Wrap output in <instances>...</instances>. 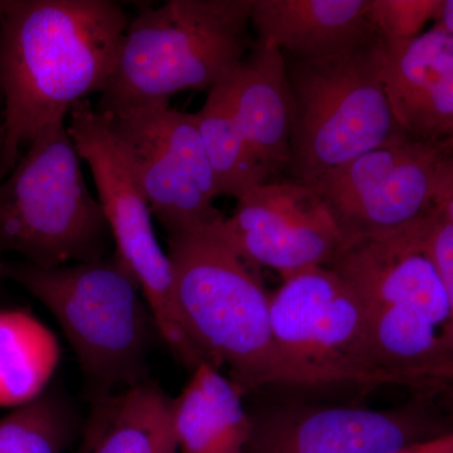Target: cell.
Returning a JSON list of instances; mask_svg holds the SVG:
<instances>
[{
	"instance_id": "cell-1",
	"label": "cell",
	"mask_w": 453,
	"mask_h": 453,
	"mask_svg": "<svg viewBox=\"0 0 453 453\" xmlns=\"http://www.w3.org/2000/svg\"><path fill=\"white\" fill-rule=\"evenodd\" d=\"M130 20L109 0H7L0 11V180L23 145L109 85Z\"/></svg>"
},
{
	"instance_id": "cell-2",
	"label": "cell",
	"mask_w": 453,
	"mask_h": 453,
	"mask_svg": "<svg viewBox=\"0 0 453 453\" xmlns=\"http://www.w3.org/2000/svg\"><path fill=\"white\" fill-rule=\"evenodd\" d=\"M252 0H169L142 5L127 26L107 88L105 113L231 79L253 40Z\"/></svg>"
},
{
	"instance_id": "cell-3",
	"label": "cell",
	"mask_w": 453,
	"mask_h": 453,
	"mask_svg": "<svg viewBox=\"0 0 453 453\" xmlns=\"http://www.w3.org/2000/svg\"><path fill=\"white\" fill-rule=\"evenodd\" d=\"M222 220L168 234L166 255L190 342L204 362L228 366L244 393L273 384L271 295L220 232Z\"/></svg>"
},
{
	"instance_id": "cell-4",
	"label": "cell",
	"mask_w": 453,
	"mask_h": 453,
	"mask_svg": "<svg viewBox=\"0 0 453 453\" xmlns=\"http://www.w3.org/2000/svg\"><path fill=\"white\" fill-rule=\"evenodd\" d=\"M0 279L17 282L55 315L92 401L148 380L146 360L157 329L138 282L115 253L55 268L0 258Z\"/></svg>"
},
{
	"instance_id": "cell-5",
	"label": "cell",
	"mask_w": 453,
	"mask_h": 453,
	"mask_svg": "<svg viewBox=\"0 0 453 453\" xmlns=\"http://www.w3.org/2000/svg\"><path fill=\"white\" fill-rule=\"evenodd\" d=\"M380 44V37L315 61L283 55L292 100V180L311 186L360 155L411 139L384 94Z\"/></svg>"
},
{
	"instance_id": "cell-6",
	"label": "cell",
	"mask_w": 453,
	"mask_h": 453,
	"mask_svg": "<svg viewBox=\"0 0 453 453\" xmlns=\"http://www.w3.org/2000/svg\"><path fill=\"white\" fill-rule=\"evenodd\" d=\"M110 238L65 121L50 125L0 180V255L61 267L107 257Z\"/></svg>"
},
{
	"instance_id": "cell-7",
	"label": "cell",
	"mask_w": 453,
	"mask_h": 453,
	"mask_svg": "<svg viewBox=\"0 0 453 453\" xmlns=\"http://www.w3.org/2000/svg\"><path fill=\"white\" fill-rule=\"evenodd\" d=\"M282 281L270 297L275 386L401 387L372 351L365 306L335 273L311 267Z\"/></svg>"
},
{
	"instance_id": "cell-8",
	"label": "cell",
	"mask_w": 453,
	"mask_h": 453,
	"mask_svg": "<svg viewBox=\"0 0 453 453\" xmlns=\"http://www.w3.org/2000/svg\"><path fill=\"white\" fill-rule=\"evenodd\" d=\"M68 118L74 148L96 181L98 203L116 247L113 253L138 282L157 332L175 357L190 368L199 353L181 323L172 265L155 234L153 214L130 164L105 119L88 98L77 103Z\"/></svg>"
},
{
	"instance_id": "cell-9",
	"label": "cell",
	"mask_w": 453,
	"mask_h": 453,
	"mask_svg": "<svg viewBox=\"0 0 453 453\" xmlns=\"http://www.w3.org/2000/svg\"><path fill=\"white\" fill-rule=\"evenodd\" d=\"M100 115L168 234L226 219L195 113L154 100Z\"/></svg>"
},
{
	"instance_id": "cell-10",
	"label": "cell",
	"mask_w": 453,
	"mask_h": 453,
	"mask_svg": "<svg viewBox=\"0 0 453 453\" xmlns=\"http://www.w3.org/2000/svg\"><path fill=\"white\" fill-rule=\"evenodd\" d=\"M453 139H405L360 155L314 181L345 240L388 237L412 226L434 207L438 168Z\"/></svg>"
},
{
	"instance_id": "cell-11",
	"label": "cell",
	"mask_w": 453,
	"mask_h": 453,
	"mask_svg": "<svg viewBox=\"0 0 453 453\" xmlns=\"http://www.w3.org/2000/svg\"><path fill=\"white\" fill-rule=\"evenodd\" d=\"M219 228L244 261L275 270L282 280L327 266L347 242L320 196L290 178L275 179L241 196Z\"/></svg>"
},
{
	"instance_id": "cell-12",
	"label": "cell",
	"mask_w": 453,
	"mask_h": 453,
	"mask_svg": "<svg viewBox=\"0 0 453 453\" xmlns=\"http://www.w3.org/2000/svg\"><path fill=\"white\" fill-rule=\"evenodd\" d=\"M252 423L244 453H403L447 434L422 403L286 407Z\"/></svg>"
},
{
	"instance_id": "cell-13",
	"label": "cell",
	"mask_w": 453,
	"mask_h": 453,
	"mask_svg": "<svg viewBox=\"0 0 453 453\" xmlns=\"http://www.w3.org/2000/svg\"><path fill=\"white\" fill-rule=\"evenodd\" d=\"M414 225L388 237L348 241L325 267L347 283L365 310H421L453 332V299L419 251Z\"/></svg>"
},
{
	"instance_id": "cell-14",
	"label": "cell",
	"mask_w": 453,
	"mask_h": 453,
	"mask_svg": "<svg viewBox=\"0 0 453 453\" xmlns=\"http://www.w3.org/2000/svg\"><path fill=\"white\" fill-rule=\"evenodd\" d=\"M380 68L390 110L408 138L453 139V35L432 26L407 43L380 40Z\"/></svg>"
},
{
	"instance_id": "cell-15",
	"label": "cell",
	"mask_w": 453,
	"mask_h": 453,
	"mask_svg": "<svg viewBox=\"0 0 453 453\" xmlns=\"http://www.w3.org/2000/svg\"><path fill=\"white\" fill-rule=\"evenodd\" d=\"M368 9L369 0H252L251 27L283 55L315 61L378 40Z\"/></svg>"
},
{
	"instance_id": "cell-16",
	"label": "cell",
	"mask_w": 453,
	"mask_h": 453,
	"mask_svg": "<svg viewBox=\"0 0 453 453\" xmlns=\"http://www.w3.org/2000/svg\"><path fill=\"white\" fill-rule=\"evenodd\" d=\"M220 88L262 165L273 179L282 178L290 164L292 100L281 50L256 40Z\"/></svg>"
},
{
	"instance_id": "cell-17",
	"label": "cell",
	"mask_w": 453,
	"mask_h": 453,
	"mask_svg": "<svg viewBox=\"0 0 453 453\" xmlns=\"http://www.w3.org/2000/svg\"><path fill=\"white\" fill-rule=\"evenodd\" d=\"M242 395L211 363L196 365L180 395L172 399L177 453H244L253 423Z\"/></svg>"
},
{
	"instance_id": "cell-18",
	"label": "cell",
	"mask_w": 453,
	"mask_h": 453,
	"mask_svg": "<svg viewBox=\"0 0 453 453\" xmlns=\"http://www.w3.org/2000/svg\"><path fill=\"white\" fill-rule=\"evenodd\" d=\"M89 453H177L172 398L146 380L92 401Z\"/></svg>"
},
{
	"instance_id": "cell-19",
	"label": "cell",
	"mask_w": 453,
	"mask_h": 453,
	"mask_svg": "<svg viewBox=\"0 0 453 453\" xmlns=\"http://www.w3.org/2000/svg\"><path fill=\"white\" fill-rule=\"evenodd\" d=\"M61 357L57 336L22 309H0V407L18 408L46 392Z\"/></svg>"
},
{
	"instance_id": "cell-20",
	"label": "cell",
	"mask_w": 453,
	"mask_h": 453,
	"mask_svg": "<svg viewBox=\"0 0 453 453\" xmlns=\"http://www.w3.org/2000/svg\"><path fill=\"white\" fill-rule=\"evenodd\" d=\"M195 115L219 196L240 199L275 180L240 129L220 85L208 91L204 105Z\"/></svg>"
},
{
	"instance_id": "cell-21",
	"label": "cell",
	"mask_w": 453,
	"mask_h": 453,
	"mask_svg": "<svg viewBox=\"0 0 453 453\" xmlns=\"http://www.w3.org/2000/svg\"><path fill=\"white\" fill-rule=\"evenodd\" d=\"M73 408L44 392L0 418V453H62L76 434Z\"/></svg>"
},
{
	"instance_id": "cell-22",
	"label": "cell",
	"mask_w": 453,
	"mask_h": 453,
	"mask_svg": "<svg viewBox=\"0 0 453 453\" xmlns=\"http://www.w3.org/2000/svg\"><path fill=\"white\" fill-rule=\"evenodd\" d=\"M442 0H369L368 17L380 40L402 44L434 22Z\"/></svg>"
},
{
	"instance_id": "cell-23",
	"label": "cell",
	"mask_w": 453,
	"mask_h": 453,
	"mask_svg": "<svg viewBox=\"0 0 453 453\" xmlns=\"http://www.w3.org/2000/svg\"><path fill=\"white\" fill-rule=\"evenodd\" d=\"M417 244L453 299V211L434 205L414 225Z\"/></svg>"
},
{
	"instance_id": "cell-24",
	"label": "cell",
	"mask_w": 453,
	"mask_h": 453,
	"mask_svg": "<svg viewBox=\"0 0 453 453\" xmlns=\"http://www.w3.org/2000/svg\"><path fill=\"white\" fill-rule=\"evenodd\" d=\"M403 453H453L452 432H447L441 436L413 446Z\"/></svg>"
},
{
	"instance_id": "cell-25",
	"label": "cell",
	"mask_w": 453,
	"mask_h": 453,
	"mask_svg": "<svg viewBox=\"0 0 453 453\" xmlns=\"http://www.w3.org/2000/svg\"><path fill=\"white\" fill-rule=\"evenodd\" d=\"M434 26L440 27L443 31L453 35V2L452 0H442L438 9L436 18L434 19Z\"/></svg>"
},
{
	"instance_id": "cell-26",
	"label": "cell",
	"mask_w": 453,
	"mask_h": 453,
	"mask_svg": "<svg viewBox=\"0 0 453 453\" xmlns=\"http://www.w3.org/2000/svg\"><path fill=\"white\" fill-rule=\"evenodd\" d=\"M92 443V431L88 425H86L85 434H83V440L81 446H80L79 452L77 453H89Z\"/></svg>"
},
{
	"instance_id": "cell-27",
	"label": "cell",
	"mask_w": 453,
	"mask_h": 453,
	"mask_svg": "<svg viewBox=\"0 0 453 453\" xmlns=\"http://www.w3.org/2000/svg\"><path fill=\"white\" fill-rule=\"evenodd\" d=\"M0 150H2V129H0Z\"/></svg>"
},
{
	"instance_id": "cell-28",
	"label": "cell",
	"mask_w": 453,
	"mask_h": 453,
	"mask_svg": "<svg viewBox=\"0 0 453 453\" xmlns=\"http://www.w3.org/2000/svg\"><path fill=\"white\" fill-rule=\"evenodd\" d=\"M3 4H4V2H0V11H2Z\"/></svg>"
}]
</instances>
